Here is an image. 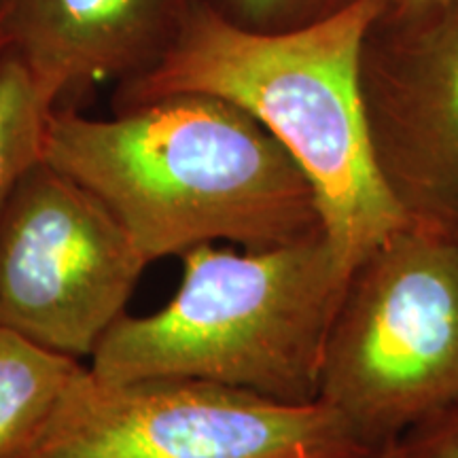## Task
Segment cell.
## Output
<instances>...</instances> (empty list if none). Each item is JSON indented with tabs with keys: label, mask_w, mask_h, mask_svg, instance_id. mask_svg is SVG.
<instances>
[{
	"label": "cell",
	"mask_w": 458,
	"mask_h": 458,
	"mask_svg": "<svg viewBox=\"0 0 458 458\" xmlns=\"http://www.w3.org/2000/svg\"><path fill=\"white\" fill-rule=\"evenodd\" d=\"M43 159L102 199L148 263L202 244L272 249L325 233L295 159L219 96H164L105 119L57 106Z\"/></svg>",
	"instance_id": "cell-1"
},
{
	"label": "cell",
	"mask_w": 458,
	"mask_h": 458,
	"mask_svg": "<svg viewBox=\"0 0 458 458\" xmlns=\"http://www.w3.org/2000/svg\"><path fill=\"white\" fill-rule=\"evenodd\" d=\"M388 0L297 28L261 34L193 3L168 54L151 71L117 85L114 111L174 94H210L250 113L310 181L325 233L348 270L405 216L376 165L363 94L360 51Z\"/></svg>",
	"instance_id": "cell-2"
},
{
	"label": "cell",
	"mask_w": 458,
	"mask_h": 458,
	"mask_svg": "<svg viewBox=\"0 0 458 458\" xmlns=\"http://www.w3.org/2000/svg\"><path fill=\"white\" fill-rule=\"evenodd\" d=\"M181 259L174 297L147 317L123 314L91 354V374L193 377L289 403L318 401L352 274L327 233L272 249L202 244Z\"/></svg>",
	"instance_id": "cell-3"
},
{
	"label": "cell",
	"mask_w": 458,
	"mask_h": 458,
	"mask_svg": "<svg viewBox=\"0 0 458 458\" xmlns=\"http://www.w3.org/2000/svg\"><path fill=\"white\" fill-rule=\"evenodd\" d=\"M318 399L377 450L458 403V238L405 223L354 267Z\"/></svg>",
	"instance_id": "cell-4"
},
{
	"label": "cell",
	"mask_w": 458,
	"mask_h": 458,
	"mask_svg": "<svg viewBox=\"0 0 458 458\" xmlns=\"http://www.w3.org/2000/svg\"><path fill=\"white\" fill-rule=\"evenodd\" d=\"M325 401L193 377L74 382L28 458H377Z\"/></svg>",
	"instance_id": "cell-5"
},
{
	"label": "cell",
	"mask_w": 458,
	"mask_h": 458,
	"mask_svg": "<svg viewBox=\"0 0 458 458\" xmlns=\"http://www.w3.org/2000/svg\"><path fill=\"white\" fill-rule=\"evenodd\" d=\"M147 266L108 206L43 159L0 213V327L91 359Z\"/></svg>",
	"instance_id": "cell-6"
},
{
	"label": "cell",
	"mask_w": 458,
	"mask_h": 458,
	"mask_svg": "<svg viewBox=\"0 0 458 458\" xmlns=\"http://www.w3.org/2000/svg\"><path fill=\"white\" fill-rule=\"evenodd\" d=\"M360 94L382 181L410 225L458 238V0L376 20Z\"/></svg>",
	"instance_id": "cell-7"
},
{
	"label": "cell",
	"mask_w": 458,
	"mask_h": 458,
	"mask_svg": "<svg viewBox=\"0 0 458 458\" xmlns=\"http://www.w3.org/2000/svg\"><path fill=\"white\" fill-rule=\"evenodd\" d=\"M196 0H7L0 30L55 108L151 71Z\"/></svg>",
	"instance_id": "cell-8"
},
{
	"label": "cell",
	"mask_w": 458,
	"mask_h": 458,
	"mask_svg": "<svg viewBox=\"0 0 458 458\" xmlns=\"http://www.w3.org/2000/svg\"><path fill=\"white\" fill-rule=\"evenodd\" d=\"M85 369L0 327V458H28Z\"/></svg>",
	"instance_id": "cell-9"
},
{
	"label": "cell",
	"mask_w": 458,
	"mask_h": 458,
	"mask_svg": "<svg viewBox=\"0 0 458 458\" xmlns=\"http://www.w3.org/2000/svg\"><path fill=\"white\" fill-rule=\"evenodd\" d=\"M54 111V102L4 43L0 47V213L28 172L43 162Z\"/></svg>",
	"instance_id": "cell-10"
},
{
	"label": "cell",
	"mask_w": 458,
	"mask_h": 458,
	"mask_svg": "<svg viewBox=\"0 0 458 458\" xmlns=\"http://www.w3.org/2000/svg\"><path fill=\"white\" fill-rule=\"evenodd\" d=\"M198 3L242 30L278 34L327 20L357 0H198Z\"/></svg>",
	"instance_id": "cell-11"
},
{
	"label": "cell",
	"mask_w": 458,
	"mask_h": 458,
	"mask_svg": "<svg viewBox=\"0 0 458 458\" xmlns=\"http://www.w3.org/2000/svg\"><path fill=\"white\" fill-rule=\"evenodd\" d=\"M394 448L399 458H458V403L401 435Z\"/></svg>",
	"instance_id": "cell-12"
},
{
	"label": "cell",
	"mask_w": 458,
	"mask_h": 458,
	"mask_svg": "<svg viewBox=\"0 0 458 458\" xmlns=\"http://www.w3.org/2000/svg\"><path fill=\"white\" fill-rule=\"evenodd\" d=\"M452 3H456V0H388L386 15L397 17V20H408V17H418L444 9Z\"/></svg>",
	"instance_id": "cell-13"
},
{
	"label": "cell",
	"mask_w": 458,
	"mask_h": 458,
	"mask_svg": "<svg viewBox=\"0 0 458 458\" xmlns=\"http://www.w3.org/2000/svg\"><path fill=\"white\" fill-rule=\"evenodd\" d=\"M377 458H399V454H397V448H394V442L393 444H388L385 450H382V454L377 456Z\"/></svg>",
	"instance_id": "cell-14"
},
{
	"label": "cell",
	"mask_w": 458,
	"mask_h": 458,
	"mask_svg": "<svg viewBox=\"0 0 458 458\" xmlns=\"http://www.w3.org/2000/svg\"><path fill=\"white\" fill-rule=\"evenodd\" d=\"M4 43H7V41H4V34H3V30H0V47H3Z\"/></svg>",
	"instance_id": "cell-15"
},
{
	"label": "cell",
	"mask_w": 458,
	"mask_h": 458,
	"mask_svg": "<svg viewBox=\"0 0 458 458\" xmlns=\"http://www.w3.org/2000/svg\"><path fill=\"white\" fill-rule=\"evenodd\" d=\"M4 3H7V0H0V13H3V7H4Z\"/></svg>",
	"instance_id": "cell-16"
}]
</instances>
